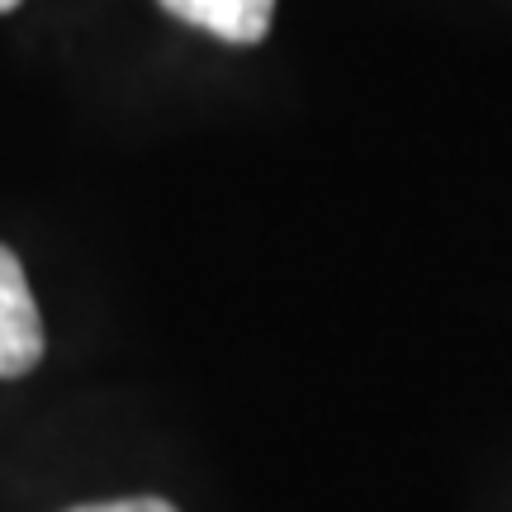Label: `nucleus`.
I'll list each match as a JSON object with an SVG mask.
<instances>
[{"instance_id": "nucleus-1", "label": "nucleus", "mask_w": 512, "mask_h": 512, "mask_svg": "<svg viewBox=\"0 0 512 512\" xmlns=\"http://www.w3.org/2000/svg\"><path fill=\"white\" fill-rule=\"evenodd\" d=\"M43 361V318H38L29 275L10 247H0V380H19Z\"/></svg>"}, {"instance_id": "nucleus-2", "label": "nucleus", "mask_w": 512, "mask_h": 512, "mask_svg": "<svg viewBox=\"0 0 512 512\" xmlns=\"http://www.w3.org/2000/svg\"><path fill=\"white\" fill-rule=\"evenodd\" d=\"M162 10L223 43H261L271 29L275 0H162Z\"/></svg>"}, {"instance_id": "nucleus-3", "label": "nucleus", "mask_w": 512, "mask_h": 512, "mask_svg": "<svg viewBox=\"0 0 512 512\" xmlns=\"http://www.w3.org/2000/svg\"><path fill=\"white\" fill-rule=\"evenodd\" d=\"M72 512H176L166 498H114V503H81Z\"/></svg>"}, {"instance_id": "nucleus-4", "label": "nucleus", "mask_w": 512, "mask_h": 512, "mask_svg": "<svg viewBox=\"0 0 512 512\" xmlns=\"http://www.w3.org/2000/svg\"><path fill=\"white\" fill-rule=\"evenodd\" d=\"M19 0H0V15H5V10H15Z\"/></svg>"}]
</instances>
